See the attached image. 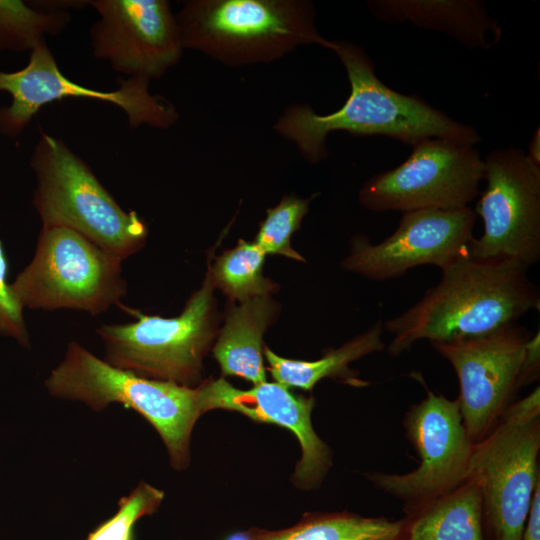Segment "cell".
<instances>
[{"instance_id":"cell-11","label":"cell","mask_w":540,"mask_h":540,"mask_svg":"<svg viewBox=\"0 0 540 540\" xmlns=\"http://www.w3.org/2000/svg\"><path fill=\"white\" fill-rule=\"evenodd\" d=\"M483 160L486 187L474 211L484 231L469 254L529 268L540 258V167L515 146L494 149Z\"/></svg>"},{"instance_id":"cell-24","label":"cell","mask_w":540,"mask_h":540,"mask_svg":"<svg viewBox=\"0 0 540 540\" xmlns=\"http://www.w3.org/2000/svg\"><path fill=\"white\" fill-rule=\"evenodd\" d=\"M313 197L303 199L285 196L278 205L267 209L266 218L260 224L254 243L265 254H278L303 261L304 258L291 248L290 239L300 228Z\"/></svg>"},{"instance_id":"cell-7","label":"cell","mask_w":540,"mask_h":540,"mask_svg":"<svg viewBox=\"0 0 540 540\" xmlns=\"http://www.w3.org/2000/svg\"><path fill=\"white\" fill-rule=\"evenodd\" d=\"M122 262L76 231L42 227L32 260L11 289L23 308L96 316L127 294Z\"/></svg>"},{"instance_id":"cell-17","label":"cell","mask_w":540,"mask_h":540,"mask_svg":"<svg viewBox=\"0 0 540 540\" xmlns=\"http://www.w3.org/2000/svg\"><path fill=\"white\" fill-rule=\"evenodd\" d=\"M367 7L386 24L410 23L442 32L469 49L487 50L502 34L498 21L477 0H370Z\"/></svg>"},{"instance_id":"cell-28","label":"cell","mask_w":540,"mask_h":540,"mask_svg":"<svg viewBox=\"0 0 540 540\" xmlns=\"http://www.w3.org/2000/svg\"><path fill=\"white\" fill-rule=\"evenodd\" d=\"M521 540H540V481L536 485L531 499Z\"/></svg>"},{"instance_id":"cell-13","label":"cell","mask_w":540,"mask_h":540,"mask_svg":"<svg viewBox=\"0 0 540 540\" xmlns=\"http://www.w3.org/2000/svg\"><path fill=\"white\" fill-rule=\"evenodd\" d=\"M530 332L517 323L485 335L433 342L453 367L460 386V412L475 444L496 425L514 402Z\"/></svg>"},{"instance_id":"cell-22","label":"cell","mask_w":540,"mask_h":540,"mask_svg":"<svg viewBox=\"0 0 540 540\" xmlns=\"http://www.w3.org/2000/svg\"><path fill=\"white\" fill-rule=\"evenodd\" d=\"M265 255L254 242L240 240L236 247L219 256L208 271L213 287L240 302L269 295L276 286L263 276Z\"/></svg>"},{"instance_id":"cell-21","label":"cell","mask_w":540,"mask_h":540,"mask_svg":"<svg viewBox=\"0 0 540 540\" xmlns=\"http://www.w3.org/2000/svg\"><path fill=\"white\" fill-rule=\"evenodd\" d=\"M404 518L365 517L349 511L305 512L293 526L251 527L225 540H401Z\"/></svg>"},{"instance_id":"cell-8","label":"cell","mask_w":540,"mask_h":540,"mask_svg":"<svg viewBox=\"0 0 540 540\" xmlns=\"http://www.w3.org/2000/svg\"><path fill=\"white\" fill-rule=\"evenodd\" d=\"M213 285L209 274L173 318L133 311L137 321L102 324L96 334L112 366L139 376L192 387L201 381L202 361L215 336Z\"/></svg>"},{"instance_id":"cell-18","label":"cell","mask_w":540,"mask_h":540,"mask_svg":"<svg viewBox=\"0 0 540 540\" xmlns=\"http://www.w3.org/2000/svg\"><path fill=\"white\" fill-rule=\"evenodd\" d=\"M276 313L269 295L247 299L228 311L213 347L223 376L242 377L254 385L266 382L262 339Z\"/></svg>"},{"instance_id":"cell-27","label":"cell","mask_w":540,"mask_h":540,"mask_svg":"<svg viewBox=\"0 0 540 540\" xmlns=\"http://www.w3.org/2000/svg\"><path fill=\"white\" fill-rule=\"evenodd\" d=\"M540 334L531 335L526 345V353L520 373V387L531 384L539 378Z\"/></svg>"},{"instance_id":"cell-4","label":"cell","mask_w":540,"mask_h":540,"mask_svg":"<svg viewBox=\"0 0 540 540\" xmlns=\"http://www.w3.org/2000/svg\"><path fill=\"white\" fill-rule=\"evenodd\" d=\"M44 385L53 397L79 401L94 411L112 403L142 415L159 433L177 471L190 463L191 434L204 414L197 387L153 380L110 365L81 344H68Z\"/></svg>"},{"instance_id":"cell-9","label":"cell","mask_w":540,"mask_h":540,"mask_svg":"<svg viewBox=\"0 0 540 540\" xmlns=\"http://www.w3.org/2000/svg\"><path fill=\"white\" fill-rule=\"evenodd\" d=\"M412 147L400 165L365 182L358 194L362 206L374 212L455 210L480 194L485 164L474 146L430 138Z\"/></svg>"},{"instance_id":"cell-2","label":"cell","mask_w":540,"mask_h":540,"mask_svg":"<svg viewBox=\"0 0 540 540\" xmlns=\"http://www.w3.org/2000/svg\"><path fill=\"white\" fill-rule=\"evenodd\" d=\"M442 277L400 315L386 320L387 351L399 356L421 341L476 337L517 321L540 307V291L528 268L508 259L469 252L441 269Z\"/></svg>"},{"instance_id":"cell-5","label":"cell","mask_w":540,"mask_h":540,"mask_svg":"<svg viewBox=\"0 0 540 540\" xmlns=\"http://www.w3.org/2000/svg\"><path fill=\"white\" fill-rule=\"evenodd\" d=\"M30 166L36 180L32 203L43 228L76 231L122 261L144 247L145 220L125 211L63 140L42 132Z\"/></svg>"},{"instance_id":"cell-15","label":"cell","mask_w":540,"mask_h":540,"mask_svg":"<svg viewBox=\"0 0 540 540\" xmlns=\"http://www.w3.org/2000/svg\"><path fill=\"white\" fill-rule=\"evenodd\" d=\"M99 18L90 28L95 58L128 77L160 78L181 59L175 14L166 0H91Z\"/></svg>"},{"instance_id":"cell-1","label":"cell","mask_w":540,"mask_h":540,"mask_svg":"<svg viewBox=\"0 0 540 540\" xmlns=\"http://www.w3.org/2000/svg\"><path fill=\"white\" fill-rule=\"evenodd\" d=\"M332 51L350 83L345 103L327 115L316 114L308 105L293 104L284 109L273 127L293 142L309 163L317 164L328 157L326 138L338 130L387 136L411 146L430 138L471 146L481 141L474 127L455 121L417 96L389 88L375 74L374 64L362 47L334 41Z\"/></svg>"},{"instance_id":"cell-20","label":"cell","mask_w":540,"mask_h":540,"mask_svg":"<svg viewBox=\"0 0 540 540\" xmlns=\"http://www.w3.org/2000/svg\"><path fill=\"white\" fill-rule=\"evenodd\" d=\"M383 322L378 320L365 332L355 336L342 346L327 351L323 357L315 361L291 360L278 356L269 348H264L273 379L287 387L312 390L323 378H333L356 387H365L369 383L360 379L349 364L366 355L383 351Z\"/></svg>"},{"instance_id":"cell-6","label":"cell","mask_w":540,"mask_h":540,"mask_svg":"<svg viewBox=\"0 0 540 540\" xmlns=\"http://www.w3.org/2000/svg\"><path fill=\"white\" fill-rule=\"evenodd\" d=\"M540 390L513 402L473 445L467 478L478 484L487 540H521L540 481Z\"/></svg>"},{"instance_id":"cell-19","label":"cell","mask_w":540,"mask_h":540,"mask_svg":"<svg viewBox=\"0 0 540 540\" xmlns=\"http://www.w3.org/2000/svg\"><path fill=\"white\" fill-rule=\"evenodd\" d=\"M401 540H486L482 497L476 481L467 478L455 489L407 514Z\"/></svg>"},{"instance_id":"cell-16","label":"cell","mask_w":540,"mask_h":540,"mask_svg":"<svg viewBox=\"0 0 540 540\" xmlns=\"http://www.w3.org/2000/svg\"><path fill=\"white\" fill-rule=\"evenodd\" d=\"M197 388L203 413L213 409L235 411L253 421L290 430L301 446V458L291 476L292 483L302 490L321 486L332 466V451L313 428V397L295 396L287 386L277 382L266 381L243 390L222 377L209 379Z\"/></svg>"},{"instance_id":"cell-14","label":"cell","mask_w":540,"mask_h":540,"mask_svg":"<svg viewBox=\"0 0 540 540\" xmlns=\"http://www.w3.org/2000/svg\"><path fill=\"white\" fill-rule=\"evenodd\" d=\"M476 216L470 206L404 212L396 230L380 243L354 236L342 267L376 281L401 277L422 265L442 269L469 252Z\"/></svg>"},{"instance_id":"cell-29","label":"cell","mask_w":540,"mask_h":540,"mask_svg":"<svg viewBox=\"0 0 540 540\" xmlns=\"http://www.w3.org/2000/svg\"><path fill=\"white\" fill-rule=\"evenodd\" d=\"M529 160L536 166L540 167V129L539 127L533 134V137L529 143L528 153H526Z\"/></svg>"},{"instance_id":"cell-25","label":"cell","mask_w":540,"mask_h":540,"mask_svg":"<svg viewBox=\"0 0 540 540\" xmlns=\"http://www.w3.org/2000/svg\"><path fill=\"white\" fill-rule=\"evenodd\" d=\"M164 499V492L145 481L118 501L116 513L90 532L86 540H134L135 523L155 513Z\"/></svg>"},{"instance_id":"cell-23","label":"cell","mask_w":540,"mask_h":540,"mask_svg":"<svg viewBox=\"0 0 540 540\" xmlns=\"http://www.w3.org/2000/svg\"><path fill=\"white\" fill-rule=\"evenodd\" d=\"M68 11H43L29 2L0 1V50L31 51L45 36H56L69 24Z\"/></svg>"},{"instance_id":"cell-10","label":"cell","mask_w":540,"mask_h":540,"mask_svg":"<svg viewBox=\"0 0 540 540\" xmlns=\"http://www.w3.org/2000/svg\"><path fill=\"white\" fill-rule=\"evenodd\" d=\"M403 426L419 465L407 473L369 472L365 476L376 489L402 501L407 515L467 479L474 443L464 427L459 400L431 390L409 407Z\"/></svg>"},{"instance_id":"cell-3","label":"cell","mask_w":540,"mask_h":540,"mask_svg":"<svg viewBox=\"0 0 540 540\" xmlns=\"http://www.w3.org/2000/svg\"><path fill=\"white\" fill-rule=\"evenodd\" d=\"M307 0H188L175 14L183 49L228 66L278 60L304 45L333 50Z\"/></svg>"},{"instance_id":"cell-12","label":"cell","mask_w":540,"mask_h":540,"mask_svg":"<svg viewBox=\"0 0 540 540\" xmlns=\"http://www.w3.org/2000/svg\"><path fill=\"white\" fill-rule=\"evenodd\" d=\"M150 80L140 77L122 79L113 91L88 88L71 81L59 69L46 41L38 43L25 67L13 72L0 71V91L11 96V104L0 108V134L18 136L45 105L65 98H87L113 104L127 116L130 127L147 125L166 129L179 114L161 95L151 94Z\"/></svg>"},{"instance_id":"cell-26","label":"cell","mask_w":540,"mask_h":540,"mask_svg":"<svg viewBox=\"0 0 540 540\" xmlns=\"http://www.w3.org/2000/svg\"><path fill=\"white\" fill-rule=\"evenodd\" d=\"M8 263L0 241V334L15 338L29 347V334L23 316V307L7 282Z\"/></svg>"}]
</instances>
